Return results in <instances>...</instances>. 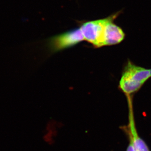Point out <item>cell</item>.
Segmentation results:
<instances>
[{"mask_svg": "<svg viewBox=\"0 0 151 151\" xmlns=\"http://www.w3.org/2000/svg\"><path fill=\"white\" fill-rule=\"evenodd\" d=\"M151 77V69L135 65L129 60L122 73L119 87L127 95L138 91Z\"/></svg>", "mask_w": 151, "mask_h": 151, "instance_id": "1", "label": "cell"}, {"mask_svg": "<svg viewBox=\"0 0 151 151\" xmlns=\"http://www.w3.org/2000/svg\"><path fill=\"white\" fill-rule=\"evenodd\" d=\"M109 17L97 20L91 21L83 24L80 29L84 40L90 43L96 47L103 46V35L105 26Z\"/></svg>", "mask_w": 151, "mask_h": 151, "instance_id": "2", "label": "cell"}, {"mask_svg": "<svg viewBox=\"0 0 151 151\" xmlns=\"http://www.w3.org/2000/svg\"><path fill=\"white\" fill-rule=\"evenodd\" d=\"M84 40L80 28L71 30L51 38L49 48L52 52H57L70 48Z\"/></svg>", "mask_w": 151, "mask_h": 151, "instance_id": "3", "label": "cell"}, {"mask_svg": "<svg viewBox=\"0 0 151 151\" xmlns=\"http://www.w3.org/2000/svg\"><path fill=\"white\" fill-rule=\"evenodd\" d=\"M118 12L109 16V20L105 26L103 35V46L116 45L122 42L125 37L123 29L114 23V21L120 14Z\"/></svg>", "mask_w": 151, "mask_h": 151, "instance_id": "4", "label": "cell"}, {"mask_svg": "<svg viewBox=\"0 0 151 151\" xmlns=\"http://www.w3.org/2000/svg\"><path fill=\"white\" fill-rule=\"evenodd\" d=\"M132 111V108L129 107V123L127 129L129 138L132 140L137 151H149L145 142L138 136L135 128Z\"/></svg>", "mask_w": 151, "mask_h": 151, "instance_id": "5", "label": "cell"}, {"mask_svg": "<svg viewBox=\"0 0 151 151\" xmlns=\"http://www.w3.org/2000/svg\"><path fill=\"white\" fill-rule=\"evenodd\" d=\"M129 145H128L127 149L126 151H137L136 149H135L134 145L132 139L129 138Z\"/></svg>", "mask_w": 151, "mask_h": 151, "instance_id": "6", "label": "cell"}]
</instances>
